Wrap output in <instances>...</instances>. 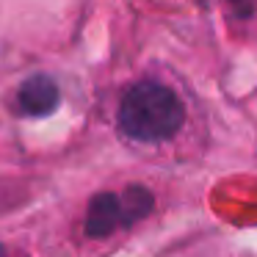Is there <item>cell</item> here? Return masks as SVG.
<instances>
[{
	"label": "cell",
	"mask_w": 257,
	"mask_h": 257,
	"mask_svg": "<svg viewBox=\"0 0 257 257\" xmlns=\"http://www.w3.org/2000/svg\"><path fill=\"white\" fill-rule=\"evenodd\" d=\"M185 108L169 86L141 80L124 91L119 102V130L141 144H161L180 133Z\"/></svg>",
	"instance_id": "6da1fadb"
},
{
	"label": "cell",
	"mask_w": 257,
	"mask_h": 257,
	"mask_svg": "<svg viewBox=\"0 0 257 257\" xmlns=\"http://www.w3.org/2000/svg\"><path fill=\"white\" fill-rule=\"evenodd\" d=\"M152 194L144 185H130L122 194H97L89 202V213H86V235L89 238H108L111 232L124 227H133L136 221L152 210Z\"/></svg>",
	"instance_id": "7a4b0ae2"
},
{
	"label": "cell",
	"mask_w": 257,
	"mask_h": 257,
	"mask_svg": "<svg viewBox=\"0 0 257 257\" xmlns=\"http://www.w3.org/2000/svg\"><path fill=\"white\" fill-rule=\"evenodd\" d=\"M58 102H61V91L50 75H31L17 89V111L23 116H50Z\"/></svg>",
	"instance_id": "3957f363"
},
{
	"label": "cell",
	"mask_w": 257,
	"mask_h": 257,
	"mask_svg": "<svg viewBox=\"0 0 257 257\" xmlns=\"http://www.w3.org/2000/svg\"><path fill=\"white\" fill-rule=\"evenodd\" d=\"M0 257H6V249H3V246H0Z\"/></svg>",
	"instance_id": "277c9868"
},
{
	"label": "cell",
	"mask_w": 257,
	"mask_h": 257,
	"mask_svg": "<svg viewBox=\"0 0 257 257\" xmlns=\"http://www.w3.org/2000/svg\"><path fill=\"white\" fill-rule=\"evenodd\" d=\"M232 3H246V0H232Z\"/></svg>",
	"instance_id": "5b68a950"
}]
</instances>
